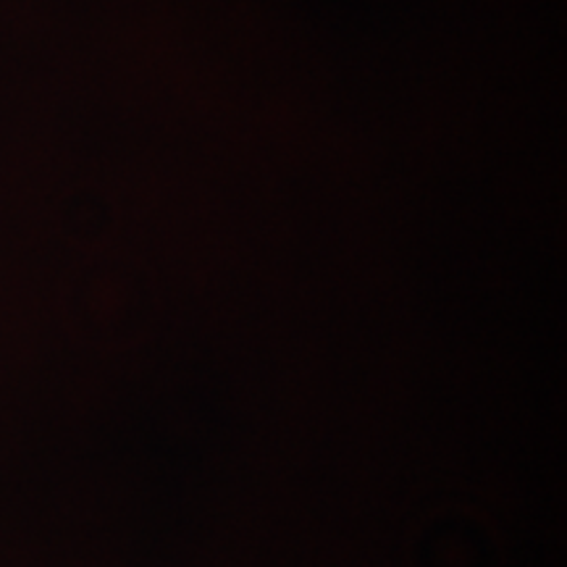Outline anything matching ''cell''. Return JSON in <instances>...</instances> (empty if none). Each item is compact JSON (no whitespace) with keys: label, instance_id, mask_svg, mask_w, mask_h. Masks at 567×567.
<instances>
[]
</instances>
